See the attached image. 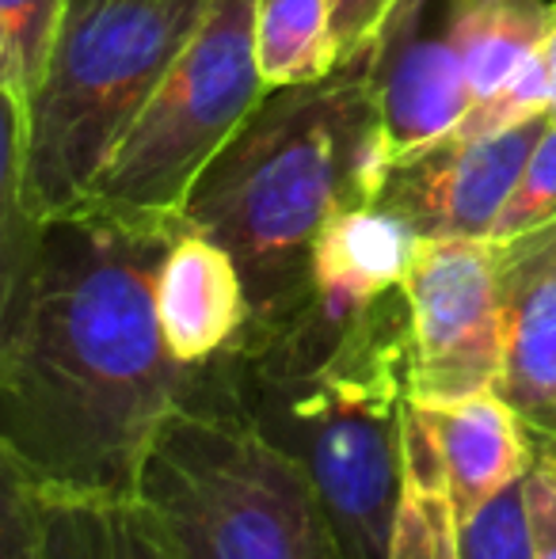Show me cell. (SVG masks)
<instances>
[{"instance_id":"1","label":"cell","mask_w":556,"mask_h":559,"mask_svg":"<svg viewBox=\"0 0 556 559\" xmlns=\"http://www.w3.org/2000/svg\"><path fill=\"white\" fill-rule=\"evenodd\" d=\"M176 233L99 206L43 225L27 309L0 346V445L38 495H138L187 377L156 320Z\"/></svg>"},{"instance_id":"2","label":"cell","mask_w":556,"mask_h":559,"mask_svg":"<svg viewBox=\"0 0 556 559\" xmlns=\"http://www.w3.org/2000/svg\"><path fill=\"white\" fill-rule=\"evenodd\" d=\"M412 328L404 286L355 317L317 301L286 328L187 366L184 407L245 419L305 472L340 559H389L404 495Z\"/></svg>"},{"instance_id":"3","label":"cell","mask_w":556,"mask_h":559,"mask_svg":"<svg viewBox=\"0 0 556 559\" xmlns=\"http://www.w3.org/2000/svg\"><path fill=\"white\" fill-rule=\"evenodd\" d=\"M389 168L366 50L332 76L271 88L260 111L206 164L179 225L222 243L248 294L237 338L286 328L312 301V248L328 217L374 202Z\"/></svg>"},{"instance_id":"4","label":"cell","mask_w":556,"mask_h":559,"mask_svg":"<svg viewBox=\"0 0 556 559\" xmlns=\"http://www.w3.org/2000/svg\"><path fill=\"white\" fill-rule=\"evenodd\" d=\"M206 12L210 0H66L23 99V191L43 222L88 199Z\"/></svg>"},{"instance_id":"5","label":"cell","mask_w":556,"mask_h":559,"mask_svg":"<svg viewBox=\"0 0 556 559\" xmlns=\"http://www.w3.org/2000/svg\"><path fill=\"white\" fill-rule=\"evenodd\" d=\"M138 499L187 559H340L305 472L237 415L171 407Z\"/></svg>"},{"instance_id":"6","label":"cell","mask_w":556,"mask_h":559,"mask_svg":"<svg viewBox=\"0 0 556 559\" xmlns=\"http://www.w3.org/2000/svg\"><path fill=\"white\" fill-rule=\"evenodd\" d=\"M268 92L256 61V0H210L206 20L161 76L81 206L179 225L194 179L260 111Z\"/></svg>"},{"instance_id":"7","label":"cell","mask_w":556,"mask_h":559,"mask_svg":"<svg viewBox=\"0 0 556 559\" xmlns=\"http://www.w3.org/2000/svg\"><path fill=\"white\" fill-rule=\"evenodd\" d=\"M412 328L409 400L446 407L496 392L504 312L492 240H423L404 278Z\"/></svg>"},{"instance_id":"8","label":"cell","mask_w":556,"mask_h":559,"mask_svg":"<svg viewBox=\"0 0 556 559\" xmlns=\"http://www.w3.org/2000/svg\"><path fill=\"white\" fill-rule=\"evenodd\" d=\"M473 0H397L374 43L366 76L389 160L446 138L465 118V23Z\"/></svg>"},{"instance_id":"9","label":"cell","mask_w":556,"mask_h":559,"mask_svg":"<svg viewBox=\"0 0 556 559\" xmlns=\"http://www.w3.org/2000/svg\"><path fill=\"white\" fill-rule=\"evenodd\" d=\"M545 126L549 111L488 138L446 133L416 153L397 156L374 206L401 217L423 240H488Z\"/></svg>"},{"instance_id":"10","label":"cell","mask_w":556,"mask_h":559,"mask_svg":"<svg viewBox=\"0 0 556 559\" xmlns=\"http://www.w3.org/2000/svg\"><path fill=\"white\" fill-rule=\"evenodd\" d=\"M492 248L504 312L496 392L542 453L556 438V217L511 240H492Z\"/></svg>"},{"instance_id":"11","label":"cell","mask_w":556,"mask_h":559,"mask_svg":"<svg viewBox=\"0 0 556 559\" xmlns=\"http://www.w3.org/2000/svg\"><path fill=\"white\" fill-rule=\"evenodd\" d=\"M156 320L179 366H202L245 332V278L222 243L179 225L156 271Z\"/></svg>"},{"instance_id":"12","label":"cell","mask_w":556,"mask_h":559,"mask_svg":"<svg viewBox=\"0 0 556 559\" xmlns=\"http://www.w3.org/2000/svg\"><path fill=\"white\" fill-rule=\"evenodd\" d=\"M419 243L423 236L374 202L340 210L312 248V301L332 317H355L404 286Z\"/></svg>"},{"instance_id":"13","label":"cell","mask_w":556,"mask_h":559,"mask_svg":"<svg viewBox=\"0 0 556 559\" xmlns=\"http://www.w3.org/2000/svg\"><path fill=\"white\" fill-rule=\"evenodd\" d=\"M423 415L442 456L446 495L458 522L476 514L504 487L519 484L534 464V445L499 392H481L446 407H423Z\"/></svg>"},{"instance_id":"14","label":"cell","mask_w":556,"mask_h":559,"mask_svg":"<svg viewBox=\"0 0 556 559\" xmlns=\"http://www.w3.org/2000/svg\"><path fill=\"white\" fill-rule=\"evenodd\" d=\"M43 559H187L138 495H38Z\"/></svg>"},{"instance_id":"15","label":"cell","mask_w":556,"mask_h":559,"mask_svg":"<svg viewBox=\"0 0 556 559\" xmlns=\"http://www.w3.org/2000/svg\"><path fill=\"white\" fill-rule=\"evenodd\" d=\"M43 217L23 191V104L8 69H0V346L15 332L35 286Z\"/></svg>"},{"instance_id":"16","label":"cell","mask_w":556,"mask_h":559,"mask_svg":"<svg viewBox=\"0 0 556 559\" xmlns=\"http://www.w3.org/2000/svg\"><path fill=\"white\" fill-rule=\"evenodd\" d=\"M553 20L556 0H473L465 23V81L473 104L492 99L545 50Z\"/></svg>"},{"instance_id":"17","label":"cell","mask_w":556,"mask_h":559,"mask_svg":"<svg viewBox=\"0 0 556 559\" xmlns=\"http://www.w3.org/2000/svg\"><path fill=\"white\" fill-rule=\"evenodd\" d=\"M256 61L268 88L317 84L340 69L332 0H256Z\"/></svg>"},{"instance_id":"18","label":"cell","mask_w":556,"mask_h":559,"mask_svg":"<svg viewBox=\"0 0 556 559\" xmlns=\"http://www.w3.org/2000/svg\"><path fill=\"white\" fill-rule=\"evenodd\" d=\"M61 12H66V0H0V27H4L8 46L4 69L20 92V104L43 76Z\"/></svg>"},{"instance_id":"19","label":"cell","mask_w":556,"mask_h":559,"mask_svg":"<svg viewBox=\"0 0 556 559\" xmlns=\"http://www.w3.org/2000/svg\"><path fill=\"white\" fill-rule=\"evenodd\" d=\"M389 559H461L458 518H453L446 487H423L404 479Z\"/></svg>"},{"instance_id":"20","label":"cell","mask_w":556,"mask_h":559,"mask_svg":"<svg viewBox=\"0 0 556 559\" xmlns=\"http://www.w3.org/2000/svg\"><path fill=\"white\" fill-rule=\"evenodd\" d=\"M458 556L461 559H534L522 510V479L484 502L476 514L458 522Z\"/></svg>"},{"instance_id":"21","label":"cell","mask_w":556,"mask_h":559,"mask_svg":"<svg viewBox=\"0 0 556 559\" xmlns=\"http://www.w3.org/2000/svg\"><path fill=\"white\" fill-rule=\"evenodd\" d=\"M553 217H556V122L549 118V126L537 138L530 160L522 164L519 183H514L511 199L499 210L496 228H492L488 240H511V236H522L530 228L553 222Z\"/></svg>"},{"instance_id":"22","label":"cell","mask_w":556,"mask_h":559,"mask_svg":"<svg viewBox=\"0 0 556 559\" xmlns=\"http://www.w3.org/2000/svg\"><path fill=\"white\" fill-rule=\"evenodd\" d=\"M0 559H43V499L0 445Z\"/></svg>"},{"instance_id":"23","label":"cell","mask_w":556,"mask_h":559,"mask_svg":"<svg viewBox=\"0 0 556 559\" xmlns=\"http://www.w3.org/2000/svg\"><path fill=\"white\" fill-rule=\"evenodd\" d=\"M522 510L534 559H556V461L534 456L522 476Z\"/></svg>"},{"instance_id":"24","label":"cell","mask_w":556,"mask_h":559,"mask_svg":"<svg viewBox=\"0 0 556 559\" xmlns=\"http://www.w3.org/2000/svg\"><path fill=\"white\" fill-rule=\"evenodd\" d=\"M393 4L397 0H332V27L343 61L363 53L374 43Z\"/></svg>"},{"instance_id":"25","label":"cell","mask_w":556,"mask_h":559,"mask_svg":"<svg viewBox=\"0 0 556 559\" xmlns=\"http://www.w3.org/2000/svg\"><path fill=\"white\" fill-rule=\"evenodd\" d=\"M545 61H549V84H553V96H549V118L556 122V20H553L549 38H545Z\"/></svg>"},{"instance_id":"26","label":"cell","mask_w":556,"mask_h":559,"mask_svg":"<svg viewBox=\"0 0 556 559\" xmlns=\"http://www.w3.org/2000/svg\"><path fill=\"white\" fill-rule=\"evenodd\" d=\"M534 456H549V461H556V438H553V442H549V445H545V449H542V453H534Z\"/></svg>"},{"instance_id":"27","label":"cell","mask_w":556,"mask_h":559,"mask_svg":"<svg viewBox=\"0 0 556 559\" xmlns=\"http://www.w3.org/2000/svg\"><path fill=\"white\" fill-rule=\"evenodd\" d=\"M4 53H8V46H4V27H0V69H4Z\"/></svg>"}]
</instances>
